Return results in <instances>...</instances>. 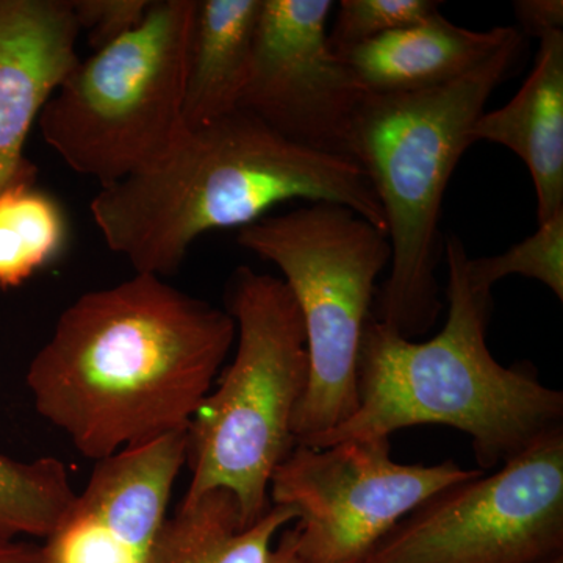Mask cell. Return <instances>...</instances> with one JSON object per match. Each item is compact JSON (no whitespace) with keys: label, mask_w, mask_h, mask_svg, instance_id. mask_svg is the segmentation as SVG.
I'll return each mask as SVG.
<instances>
[{"label":"cell","mask_w":563,"mask_h":563,"mask_svg":"<svg viewBox=\"0 0 563 563\" xmlns=\"http://www.w3.org/2000/svg\"><path fill=\"white\" fill-rule=\"evenodd\" d=\"M435 0H342L328 32L333 51L358 46L440 13Z\"/></svg>","instance_id":"obj_20"},{"label":"cell","mask_w":563,"mask_h":563,"mask_svg":"<svg viewBox=\"0 0 563 563\" xmlns=\"http://www.w3.org/2000/svg\"><path fill=\"white\" fill-rule=\"evenodd\" d=\"M473 144H501L528 166L539 224L563 211V32L540 40L536 68L517 96L474 122Z\"/></svg>","instance_id":"obj_14"},{"label":"cell","mask_w":563,"mask_h":563,"mask_svg":"<svg viewBox=\"0 0 563 563\" xmlns=\"http://www.w3.org/2000/svg\"><path fill=\"white\" fill-rule=\"evenodd\" d=\"M76 496L68 468L57 459L25 462L0 454V537L46 540Z\"/></svg>","instance_id":"obj_17"},{"label":"cell","mask_w":563,"mask_h":563,"mask_svg":"<svg viewBox=\"0 0 563 563\" xmlns=\"http://www.w3.org/2000/svg\"><path fill=\"white\" fill-rule=\"evenodd\" d=\"M563 553V426L443 488L361 563H533Z\"/></svg>","instance_id":"obj_8"},{"label":"cell","mask_w":563,"mask_h":563,"mask_svg":"<svg viewBox=\"0 0 563 563\" xmlns=\"http://www.w3.org/2000/svg\"><path fill=\"white\" fill-rule=\"evenodd\" d=\"M518 35L515 27L468 31L437 13L420 24L333 52L369 92H413L461 79Z\"/></svg>","instance_id":"obj_13"},{"label":"cell","mask_w":563,"mask_h":563,"mask_svg":"<svg viewBox=\"0 0 563 563\" xmlns=\"http://www.w3.org/2000/svg\"><path fill=\"white\" fill-rule=\"evenodd\" d=\"M152 0H70L80 33L92 49L101 51L136 31L146 20Z\"/></svg>","instance_id":"obj_21"},{"label":"cell","mask_w":563,"mask_h":563,"mask_svg":"<svg viewBox=\"0 0 563 563\" xmlns=\"http://www.w3.org/2000/svg\"><path fill=\"white\" fill-rule=\"evenodd\" d=\"M0 563H49L43 547L20 539L0 537Z\"/></svg>","instance_id":"obj_23"},{"label":"cell","mask_w":563,"mask_h":563,"mask_svg":"<svg viewBox=\"0 0 563 563\" xmlns=\"http://www.w3.org/2000/svg\"><path fill=\"white\" fill-rule=\"evenodd\" d=\"M65 214L33 187L0 195V287H20L49 265L65 244Z\"/></svg>","instance_id":"obj_18"},{"label":"cell","mask_w":563,"mask_h":563,"mask_svg":"<svg viewBox=\"0 0 563 563\" xmlns=\"http://www.w3.org/2000/svg\"><path fill=\"white\" fill-rule=\"evenodd\" d=\"M466 276L476 290L490 292L507 276L539 280L563 301V211L539 224V231L493 257L466 258Z\"/></svg>","instance_id":"obj_19"},{"label":"cell","mask_w":563,"mask_h":563,"mask_svg":"<svg viewBox=\"0 0 563 563\" xmlns=\"http://www.w3.org/2000/svg\"><path fill=\"white\" fill-rule=\"evenodd\" d=\"M523 46L515 36L461 79L413 92H368L355 120L350 158L372 181L391 247L390 274L372 317L406 339L426 333L442 312L437 266L448 184L473 146L474 122Z\"/></svg>","instance_id":"obj_4"},{"label":"cell","mask_w":563,"mask_h":563,"mask_svg":"<svg viewBox=\"0 0 563 563\" xmlns=\"http://www.w3.org/2000/svg\"><path fill=\"white\" fill-rule=\"evenodd\" d=\"M444 250L450 309L442 332L413 342L369 317L357 357V409L306 446L448 426L472 439L487 473L562 428L563 393L540 383L531 365L507 368L493 357L485 340L492 295L470 284L468 252L459 236L451 235Z\"/></svg>","instance_id":"obj_3"},{"label":"cell","mask_w":563,"mask_h":563,"mask_svg":"<svg viewBox=\"0 0 563 563\" xmlns=\"http://www.w3.org/2000/svg\"><path fill=\"white\" fill-rule=\"evenodd\" d=\"M268 563H303L296 551V529H288L280 537L279 543L273 548Z\"/></svg>","instance_id":"obj_24"},{"label":"cell","mask_w":563,"mask_h":563,"mask_svg":"<svg viewBox=\"0 0 563 563\" xmlns=\"http://www.w3.org/2000/svg\"><path fill=\"white\" fill-rule=\"evenodd\" d=\"M514 10L521 27V35L526 33L542 40L550 33L562 32V0H520L515 2Z\"/></svg>","instance_id":"obj_22"},{"label":"cell","mask_w":563,"mask_h":563,"mask_svg":"<svg viewBox=\"0 0 563 563\" xmlns=\"http://www.w3.org/2000/svg\"><path fill=\"white\" fill-rule=\"evenodd\" d=\"M261 9L262 0H195L184 98L188 129L242 107Z\"/></svg>","instance_id":"obj_15"},{"label":"cell","mask_w":563,"mask_h":563,"mask_svg":"<svg viewBox=\"0 0 563 563\" xmlns=\"http://www.w3.org/2000/svg\"><path fill=\"white\" fill-rule=\"evenodd\" d=\"M533 563H563V553L550 555V558L542 559V561Z\"/></svg>","instance_id":"obj_25"},{"label":"cell","mask_w":563,"mask_h":563,"mask_svg":"<svg viewBox=\"0 0 563 563\" xmlns=\"http://www.w3.org/2000/svg\"><path fill=\"white\" fill-rule=\"evenodd\" d=\"M479 473L454 461L395 462L388 437L296 444L273 474L269 501L298 515L296 551L303 563H361L418 506Z\"/></svg>","instance_id":"obj_9"},{"label":"cell","mask_w":563,"mask_h":563,"mask_svg":"<svg viewBox=\"0 0 563 563\" xmlns=\"http://www.w3.org/2000/svg\"><path fill=\"white\" fill-rule=\"evenodd\" d=\"M236 339L231 314L139 274L85 292L36 352V412L90 461L185 431Z\"/></svg>","instance_id":"obj_1"},{"label":"cell","mask_w":563,"mask_h":563,"mask_svg":"<svg viewBox=\"0 0 563 563\" xmlns=\"http://www.w3.org/2000/svg\"><path fill=\"white\" fill-rule=\"evenodd\" d=\"M195 0H152L136 31L77 63L38 118L65 165L110 187L162 161L184 122Z\"/></svg>","instance_id":"obj_7"},{"label":"cell","mask_w":563,"mask_h":563,"mask_svg":"<svg viewBox=\"0 0 563 563\" xmlns=\"http://www.w3.org/2000/svg\"><path fill=\"white\" fill-rule=\"evenodd\" d=\"M70 0H0V195L33 187V124L80 62Z\"/></svg>","instance_id":"obj_12"},{"label":"cell","mask_w":563,"mask_h":563,"mask_svg":"<svg viewBox=\"0 0 563 563\" xmlns=\"http://www.w3.org/2000/svg\"><path fill=\"white\" fill-rule=\"evenodd\" d=\"M298 199L340 203L387 232L357 163L303 147L242 109L185 129L162 161L101 188L90 211L110 251L165 279L203 233L246 228Z\"/></svg>","instance_id":"obj_2"},{"label":"cell","mask_w":563,"mask_h":563,"mask_svg":"<svg viewBox=\"0 0 563 563\" xmlns=\"http://www.w3.org/2000/svg\"><path fill=\"white\" fill-rule=\"evenodd\" d=\"M187 429L96 462L84 490L41 544L49 563H155Z\"/></svg>","instance_id":"obj_11"},{"label":"cell","mask_w":563,"mask_h":563,"mask_svg":"<svg viewBox=\"0 0 563 563\" xmlns=\"http://www.w3.org/2000/svg\"><path fill=\"white\" fill-rule=\"evenodd\" d=\"M298 515L273 506L257 523L243 528L239 503L231 492L211 490L179 510L163 531L155 563H268L274 537Z\"/></svg>","instance_id":"obj_16"},{"label":"cell","mask_w":563,"mask_h":563,"mask_svg":"<svg viewBox=\"0 0 563 563\" xmlns=\"http://www.w3.org/2000/svg\"><path fill=\"white\" fill-rule=\"evenodd\" d=\"M225 312L236 325L235 355L188 426L184 501L231 492L250 528L272 509L273 474L296 446L292 422L309 385V347L298 303L272 274L239 266Z\"/></svg>","instance_id":"obj_5"},{"label":"cell","mask_w":563,"mask_h":563,"mask_svg":"<svg viewBox=\"0 0 563 563\" xmlns=\"http://www.w3.org/2000/svg\"><path fill=\"white\" fill-rule=\"evenodd\" d=\"M331 0H262L242 107L285 139L350 158L368 90L328 40Z\"/></svg>","instance_id":"obj_10"},{"label":"cell","mask_w":563,"mask_h":563,"mask_svg":"<svg viewBox=\"0 0 563 563\" xmlns=\"http://www.w3.org/2000/svg\"><path fill=\"white\" fill-rule=\"evenodd\" d=\"M236 243L273 263L298 303L310 377L292 435L313 443L357 409L358 350L391 258L387 232L340 203L307 202L240 229Z\"/></svg>","instance_id":"obj_6"}]
</instances>
